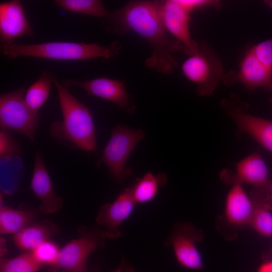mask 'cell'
Wrapping results in <instances>:
<instances>
[{"mask_svg": "<svg viewBox=\"0 0 272 272\" xmlns=\"http://www.w3.org/2000/svg\"><path fill=\"white\" fill-rule=\"evenodd\" d=\"M54 3L64 10L94 17H106L109 13L99 0H56Z\"/></svg>", "mask_w": 272, "mask_h": 272, "instance_id": "cell-23", "label": "cell"}, {"mask_svg": "<svg viewBox=\"0 0 272 272\" xmlns=\"http://www.w3.org/2000/svg\"><path fill=\"white\" fill-rule=\"evenodd\" d=\"M249 49L264 66L272 73V38L253 45Z\"/></svg>", "mask_w": 272, "mask_h": 272, "instance_id": "cell-27", "label": "cell"}, {"mask_svg": "<svg viewBox=\"0 0 272 272\" xmlns=\"http://www.w3.org/2000/svg\"><path fill=\"white\" fill-rule=\"evenodd\" d=\"M222 104L237 125L239 131L247 133L272 153V120L247 113L232 99L224 100Z\"/></svg>", "mask_w": 272, "mask_h": 272, "instance_id": "cell-12", "label": "cell"}, {"mask_svg": "<svg viewBox=\"0 0 272 272\" xmlns=\"http://www.w3.org/2000/svg\"><path fill=\"white\" fill-rule=\"evenodd\" d=\"M22 153V148L17 140L8 130L0 131V158L6 161Z\"/></svg>", "mask_w": 272, "mask_h": 272, "instance_id": "cell-26", "label": "cell"}, {"mask_svg": "<svg viewBox=\"0 0 272 272\" xmlns=\"http://www.w3.org/2000/svg\"><path fill=\"white\" fill-rule=\"evenodd\" d=\"M137 204L130 188H126L113 202L100 207L96 221L105 228L103 231L106 239L115 240L122 236L119 227L131 215Z\"/></svg>", "mask_w": 272, "mask_h": 272, "instance_id": "cell-11", "label": "cell"}, {"mask_svg": "<svg viewBox=\"0 0 272 272\" xmlns=\"http://www.w3.org/2000/svg\"><path fill=\"white\" fill-rule=\"evenodd\" d=\"M79 237L60 249L56 266L50 269L65 272H88L87 260L91 254L105 245L106 239L103 231L95 227H82Z\"/></svg>", "mask_w": 272, "mask_h": 272, "instance_id": "cell-7", "label": "cell"}, {"mask_svg": "<svg viewBox=\"0 0 272 272\" xmlns=\"http://www.w3.org/2000/svg\"><path fill=\"white\" fill-rule=\"evenodd\" d=\"M258 189L252 194L253 209L249 225L259 234L272 237V213Z\"/></svg>", "mask_w": 272, "mask_h": 272, "instance_id": "cell-21", "label": "cell"}, {"mask_svg": "<svg viewBox=\"0 0 272 272\" xmlns=\"http://www.w3.org/2000/svg\"><path fill=\"white\" fill-rule=\"evenodd\" d=\"M25 93V87H22L1 95L0 126L1 129L19 132L34 143L41 116L27 105Z\"/></svg>", "mask_w": 272, "mask_h": 272, "instance_id": "cell-6", "label": "cell"}, {"mask_svg": "<svg viewBox=\"0 0 272 272\" xmlns=\"http://www.w3.org/2000/svg\"><path fill=\"white\" fill-rule=\"evenodd\" d=\"M35 213L26 210L15 209L4 205H0V232L2 234L15 235L33 224Z\"/></svg>", "mask_w": 272, "mask_h": 272, "instance_id": "cell-19", "label": "cell"}, {"mask_svg": "<svg viewBox=\"0 0 272 272\" xmlns=\"http://www.w3.org/2000/svg\"><path fill=\"white\" fill-rule=\"evenodd\" d=\"M263 191L264 192L266 198L268 200H272V181L270 182V183L267 189L265 190H263Z\"/></svg>", "mask_w": 272, "mask_h": 272, "instance_id": "cell-31", "label": "cell"}, {"mask_svg": "<svg viewBox=\"0 0 272 272\" xmlns=\"http://www.w3.org/2000/svg\"><path fill=\"white\" fill-rule=\"evenodd\" d=\"M180 3L190 13L194 10L207 7L218 8L220 6L219 2L207 0H179Z\"/></svg>", "mask_w": 272, "mask_h": 272, "instance_id": "cell-28", "label": "cell"}, {"mask_svg": "<svg viewBox=\"0 0 272 272\" xmlns=\"http://www.w3.org/2000/svg\"><path fill=\"white\" fill-rule=\"evenodd\" d=\"M203 237L201 231L191 223H176L164 245L172 247L176 260L181 266L200 270L203 268V262L196 244L201 242Z\"/></svg>", "mask_w": 272, "mask_h": 272, "instance_id": "cell-8", "label": "cell"}, {"mask_svg": "<svg viewBox=\"0 0 272 272\" xmlns=\"http://www.w3.org/2000/svg\"><path fill=\"white\" fill-rule=\"evenodd\" d=\"M236 173L231 176L234 184H250L259 189L265 190L270 181L267 166L259 151H256L235 164Z\"/></svg>", "mask_w": 272, "mask_h": 272, "instance_id": "cell-16", "label": "cell"}, {"mask_svg": "<svg viewBox=\"0 0 272 272\" xmlns=\"http://www.w3.org/2000/svg\"><path fill=\"white\" fill-rule=\"evenodd\" d=\"M60 249L55 242L48 240L30 252L35 259L42 266L48 265L52 268L57 264Z\"/></svg>", "mask_w": 272, "mask_h": 272, "instance_id": "cell-25", "label": "cell"}, {"mask_svg": "<svg viewBox=\"0 0 272 272\" xmlns=\"http://www.w3.org/2000/svg\"><path fill=\"white\" fill-rule=\"evenodd\" d=\"M50 272H65V271H60V270L50 269ZM97 272H98V271H97Z\"/></svg>", "mask_w": 272, "mask_h": 272, "instance_id": "cell-35", "label": "cell"}, {"mask_svg": "<svg viewBox=\"0 0 272 272\" xmlns=\"http://www.w3.org/2000/svg\"><path fill=\"white\" fill-rule=\"evenodd\" d=\"M58 232L59 228L54 223L42 221L31 224L14 235L13 241L20 249L31 251Z\"/></svg>", "mask_w": 272, "mask_h": 272, "instance_id": "cell-18", "label": "cell"}, {"mask_svg": "<svg viewBox=\"0 0 272 272\" xmlns=\"http://www.w3.org/2000/svg\"><path fill=\"white\" fill-rule=\"evenodd\" d=\"M253 209V202L241 184H233L225 202V214L228 221L235 225H249Z\"/></svg>", "mask_w": 272, "mask_h": 272, "instance_id": "cell-17", "label": "cell"}, {"mask_svg": "<svg viewBox=\"0 0 272 272\" xmlns=\"http://www.w3.org/2000/svg\"><path fill=\"white\" fill-rule=\"evenodd\" d=\"M167 177L163 173L154 175L146 173L142 177L137 179L130 188L132 197L138 203H146L153 200L157 196L161 186L167 182Z\"/></svg>", "mask_w": 272, "mask_h": 272, "instance_id": "cell-20", "label": "cell"}, {"mask_svg": "<svg viewBox=\"0 0 272 272\" xmlns=\"http://www.w3.org/2000/svg\"><path fill=\"white\" fill-rule=\"evenodd\" d=\"M144 137L143 130L130 128L123 124L117 125L111 131L100 162L107 167L110 177L118 183L131 174L132 169L125 166V162Z\"/></svg>", "mask_w": 272, "mask_h": 272, "instance_id": "cell-5", "label": "cell"}, {"mask_svg": "<svg viewBox=\"0 0 272 272\" xmlns=\"http://www.w3.org/2000/svg\"><path fill=\"white\" fill-rule=\"evenodd\" d=\"M222 80L228 85L239 82L249 91H252L261 87L264 88L271 83L272 73L249 49L241 59L238 72H232L224 75Z\"/></svg>", "mask_w": 272, "mask_h": 272, "instance_id": "cell-15", "label": "cell"}, {"mask_svg": "<svg viewBox=\"0 0 272 272\" xmlns=\"http://www.w3.org/2000/svg\"><path fill=\"white\" fill-rule=\"evenodd\" d=\"M122 46L115 41L107 46L95 43L46 42L37 44H18L10 41L2 44L3 55L11 58L26 56L59 60H83L116 56Z\"/></svg>", "mask_w": 272, "mask_h": 272, "instance_id": "cell-3", "label": "cell"}, {"mask_svg": "<svg viewBox=\"0 0 272 272\" xmlns=\"http://www.w3.org/2000/svg\"><path fill=\"white\" fill-rule=\"evenodd\" d=\"M264 89L267 91L270 92L272 94V82L264 87ZM272 100V98H271Z\"/></svg>", "mask_w": 272, "mask_h": 272, "instance_id": "cell-33", "label": "cell"}, {"mask_svg": "<svg viewBox=\"0 0 272 272\" xmlns=\"http://www.w3.org/2000/svg\"><path fill=\"white\" fill-rule=\"evenodd\" d=\"M160 9L167 30L182 43L185 53L190 55L196 52L199 43L192 38L190 32L191 13L179 0L160 1Z\"/></svg>", "mask_w": 272, "mask_h": 272, "instance_id": "cell-9", "label": "cell"}, {"mask_svg": "<svg viewBox=\"0 0 272 272\" xmlns=\"http://www.w3.org/2000/svg\"><path fill=\"white\" fill-rule=\"evenodd\" d=\"M183 74L190 82L197 85L198 95L212 94L224 76L221 61L208 43H199L197 51L188 55L181 65Z\"/></svg>", "mask_w": 272, "mask_h": 272, "instance_id": "cell-4", "label": "cell"}, {"mask_svg": "<svg viewBox=\"0 0 272 272\" xmlns=\"http://www.w3.org/2000/svg\"><path fill=\"white\" fill-rule=\"evenodd\" d=\"M110 272H124L123 267L120 263L119 266L115 270Z\"/></svg>", "mask_w": 272, "mask_h": 272, "instance_id": "cell-32", "label": "cell"}, {"mask_svg": "<svg viewBox=\"0 0 272 272\" xmlns=\"http://www.w3.org/2000/svg\"><path fill=\"white\" fill-rule=\"evenodd\" d=\"M33 30L19 0L0 4V39L2 44L23 36H32Z\"/></svg>", "mask_w": 272, "mask_h": 272, "instance_id": "cell-14", "label": "cell"}, {"mask_svg": "<svg viewBox=\"0 0 272 272\" xmlns=\"http://www.w3.org/2000/svg\"><path fill=\"white\" fill-rule=\"evenodd\" d=\"M53 83L58 94L62 120L51 123V135L68 148L96 152V128L91 111L56 78Z\"/></svg>", "mask_w": 272, "mask_h": 272, "instance_id": "cell-2", "label": "cell"}, {"mask_svg": "<svg viewBox=\"0 0 272 272\" xmlns=\"http://www.w3.org/2000/svg\"><path fill=\"white\" fill-rule=\"evenodd\" d=\"M42 266L30 251L11 258L1 257L0 260V272H38Z\"/></svg>", "mask_w": 272, "mask_h": 272, "instance_id": "cell-24", "label": "cell"}, {"mask_svg": "<svg viewBox=\"0 0 272 272\" xmlns=\"http://www.w3.org/2000/svg\"><path fill=\"white\" fill-rule=\"evenodd\" d=\"M30 189L40 201L38 211L41 214H53L62 208V200L55 191L40 152L35 155Z\"/></svg>", "mask_w": 272, "mask_h": 272, "instance_id": "cell-13", "label": "cell"}, {"mask_svg": "<svg viewBox=\"0 0 272 272\" xmlns=\"http://www.w3.org/2000/svg\"><path fill=\"white\" fill-rule=\"evenodd\" d=\"M258 272H272V261L262 264L259 267Z\"/></svg>", "mask_w": 272, "mask_h": 272, "instance_id": "cell-29", "label": "cell"}, {"mask_svg": "<svg viewBox=\"0 0 272 272\" xmlns=\"http://www.w3.org/2000/svg\"><path fill=\"white\" fill-rule=\"evenodd\" d=\"M54 80V77L44 71L40 77L28 88L24 99L32 110L38 113L44 104L49 95L51 85Z\"/></svg>", "mask_w": 272, "mask_h": 272, "instance_id": "cell-22", "label": "cell"}, {"mask_svg": "<svg viewBox=\"0 0 272 272\" xmlns=\"http://www.w3.org/2000/svg\"><path fill=\"white\" fill-rule=\"evenodd\" d=\"M264 3L272 10V0L264 1Z\"/></svg>", "mask_w": 272, "mask_h": 272, "instance_id": "cell-34", "label": "cell"}, {"mask_svg": "<svg viewBox=\"0 0 272 272\" xmlns=\"http://www.w3.org/2000/svg\"><path fill=\"white\" fill-rule=\"evenodd\" d=\"M120 263L123 267L124 272H134L133 266L124 258H122Z\"/></svg>", "mask_w": 272, "mask_h": 272, "instance_id": "cell-30", "label": "cell"}, {"mask_svg": "<svg viewBox=\"0 0 272 272\" xmlns=\"http://www.w3.org/2000/svg\"><path fill=\"white\" fill-rule=\"evenodd\" d=\"M104 25L116 34L132 31L144 38L152 49L150 56L145 61L148 67L169 75L178 66L172 54L181 50L183 46L167 30L161 15L160 1L128 2L120 9L109 13Z\"/></svg>", "mask_w": 272, "mask_h": 272, "instance_id": "cell-1", "label": "cell"}, {"mask_svg": "<svg viewBox=\"0 0 272 272\" xmlns=\"http://www.w3.org/2000/svg\"><path fill=\"white\" fill-rule=\"evenodd\" d=\"M62 84L67 88L72 86L80 87L88 95L108 100L128 112L134 111L131 96L120 81L100 77L87 81L67 80Z\"/></svg>", "mask_w": 272, "mask_h": 272, "instance_id": "cell-10", "label": "cell"}]
</instances>
